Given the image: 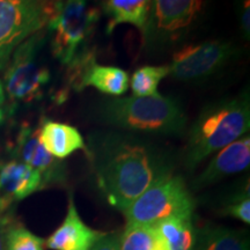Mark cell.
<instances>
[{
	"label": "cell",
	"instance_id": "9c48e42d",
	"mask_svg": "<svg viewBox=\"0 0 250 250\" xmlns=\"http://www.w3.org/2000/svg\"><path fill=\"white\" fill-rule=\"evenodd\" d=\"M68 87L83 90L94 87L103 94L121 96L129 88V74L116 66L96 64L95 52L88 50L68 65Z\"/></svg>",
	"mask_w": 250,
	"mask_h": 250
},
{
	"label": "cell",
	"instance_id": "6da1fadb",
	"mask_svg": "<svg viewBox=\"0 0 250 250\" xmlns=\"http://www.w3.org/2000/svg\"><path fill=\"white\" fill-rule=\"evenodd\" d=\"M90 155L100 190L109 204L123 212L155 181L170 173L160 153L118 134L96 138Z\"/></svg>",
	"mask_w": 250,
	"mask_h": 250
},
{
	"label": "cell",
	"instance_id": "30bf717a",
	"mask_svg": "<svg viewBox=\"0 0 250 250\" xmlns=\"http://www.w3.org/2000/svg\"><path fill=\"white\" fill-rule=\"evenodd\" d=\"M12 153L15 160L29 166L41 175L44 187L65 182V166L59 159L49 154L40 143L39 127L33 129L30 125L23 124L15 139Z\"/></svg>",
	"mask_w": 250,
	"mask_h": 250
},
{
	"label": "cell",
	"instance_id": "d6986e66",
	"mask_svg": "<svg viewBox=\"0 0 250 250\" xmlns=\"http://www.w3.org/2000/svg\"><path fill=\"white\" fill-rule=\"evenodd\" d=\"M121 250H167L155 226L126 225L121 234Z\"/></svg>",
	"mask_w": 250,
	"mask_h": 250
},
{
	"label": "cell",
	"instance_id": "52a82bcc",
	"mask_svg": "<svg viewBox=\"0 0 250 250\" xmlns=\"http://www.w3.org/2000/svg\"><path fill=\"white\" fill-rule=\"evenodd\" d=\"M52 2L0 0V71L18 46L48 24Z\"/></svg>",
	"mask_w": 250,
	"mask_h": 250
},
{
	"label": "cell",
	"instance_id": "484cf974",
	"mask_svg": "<svg viewBox=\"0 0 250 250\" xmlns=\"http://www.w3.org/2000/svg\"><path fill=\"white\" fill-rule=\"evenodd\" d=\"M4 103H5V90L2 81L0 80V124L4 120Z\"/></svg>",
	"mask_w": 250,
	"mask_h": 250
},
{
	"label": "cell",
	"instance_id": "3957f363",
	"mask_svg": "<svg viewBox=\"0 0 250 250\" xmlns=\"http://www.w3.org/2000/svg\"><path fill=\"white\" fill-rule=\"evenodd\" d=\"M101 115L121 129L153 134H179L187 123L179 103L159 93L147 98L110 99L102 104Z\"/></svg>",
	"mask_w": 250,
	"mask_h": 250
},
{
	"label": "cell",
	"instance_id": "ac0fdd59",
	"mask_svg": "<svg viewBox=\"0 0 250 250\" xmlns=\"http://www.w3.org/2000/svg\"><path fill=\"white\" fill-rule=\"evenodd\" d=\"M167 250H192L196 230L191 217H173L154 225Z\"/></svg>",
	"mask_w": 250,
	"mask_h": 250
},
{
	"label": "cell",
	"instance_id": "5b68a950",
	"mask_svg": "<svg viewBox=\"0 0 250 250\" xmlns=\"http://www.w3.org/2000/svg\"><path fill=\"white\" fill-rule=\"evenodd\" d=\"M195 203L181 176L171 173L155 181L124 212L127 225L154 226L165 219L191 217Z\"/></svg>",
	"mask_w": 250,
	"mask_h": 250
},
{
	"label": "cell",
	"instance_id": "5bb4252c",
	"mask_svg": "<svg viewBox=\"0 0 250 250\" xmlns=\"http://www.w3.org/2000/svg\"><path fill=\"white\" fill-rule=\"evenodd\" d=\"M103 234L93 229L81 220L73 198H70L66 217L55 230L45 245L51 250H90Z\"/></svg>",
	"mask_w": 250,
	"mask_h": 250
},
{
	"label": "cell",
	"instance_id": "277c9868",
	"mask_svg": "<svg viewBox=\"0 0 250 250\" xmlns=\"http://www.w3.org/2000/svg\"><path fill=\"white\" fill-rule=\"evenodd\" d=\"M101 12L83 0L52 2L48 29L52 34V54L62 64L70 65L88 51Z\"/></svg>",
	"mask_w": 250,
	"mask_h": 250
},
{
	"label": "cell",
	"instance_id": "7a4b0ae2",
	"mask_svg": "<svg viewBox=\"0 0 250 250\" xmlns=\"http://www.w3.org/2000/svg\"><path fill=\"white\" fill-rule=\"evenodd\" d=\"M249 125V99L246 95L205 108L190 130L184 154L188 169H195L208 156L246 136Z\"/></svg>",
	"mask_w": 250,
	"mask_h": 250
},
{
	"label": "cell",
	"instance_id": "7402d4cb",
	"mask_svg": "<svg viewBox=\"0 0 250 250\" xmlns=\"http://www.w3.org/2000/svg\"><path fill=\"white\" fill-rule=\"evenodd\" d=\"M226 213L232 215L233 218L241 220L242 223L247 225L250 224V198H249V189L247 188L246 191L239 195L234 199L230 205L226 208Z\"/></svg>",
	"mask_w": 250,
	"mask_h": 250
},
{
	"label": "cell",
	"instance_id": "ffe728a7",
	"mask_svg": "<svg viewBox=\"0 0 250 250\" xmlns=\"http://www.w3.org/2000/svg\"><path fill=\"white\" fill-rule=\"evenodd\" d=\"M169 74L168 66H143L132 74L130 86L133 96L147 98L158 94V86Z\"/></svg>",
	"mask_w": 250,
	"mask_h": 250
},
{
	"label": "cell",
	"instance_id": "2e32d148",
	"mask_svg": "<svg viewBox=\"0 0 250 250\" xmlns=\"http://www.w3.org/2000/svg\"><path fill=\"white\" fill-rule=\"evenodd\" d=\"M104 14L109 18L107 33L111 34L122 23L137 27L143 35L148 33L151 1L146 0H108L102 2Z\"/></svg>",
	"mask_w": 250,
	"mask_h": 250
},
{
	"label": "cell",
	"instance_id": "d4e9b609",
	"mask_svg": "<svg viewBox=\"0 0 250 250\" xmlns=\"http://www.w3.org/2000/svg\"><path fill=\"white\" fill-rule=\"evenodd\" d=\"M250 7H249V1H247L245 6H243V11L241 14V29L245 37L249 39L250 35Z\"/></svg>",
	"mask_w": 250,
	"mask_h": 250
},
{
	"label": "cell",
	"instance_id": "cb8c5ba5",
	"mask_svg": "<svg viewBox=\"0 0 250 250\" xmlns=\"http://www.w3.org/2000/svg\"><path fill=\"white\" fill-rule=\"evenodd\" d=\"M12 227V221L5 212H0V250H6V241L9 228Z\"/></svg>",
	"mask_w": 250,
	"mask_h": 250
},
{
	"label": "cell",
	"instance_id": "603a6c76",
	"mask_svg": "<svg viewBox=\"0 0 250 250\" xmlns=\"http://www.w3.org/2000/svg\"><path fill=\"white\" fill-rule=\"evenodd\" d=\"M90 250H121V234L104 233Z\"/></svg>",
	"mask_w": 250,
	"mask_h": 250
},
{
	"label": "cell",
	"instance_id": "44dd1931",
	"mask_svg": "<svg viewBox=\"0 0 250 250\" xmlns=\"http://www.w3.org/2000/svg\"><path fill=\"white\" fill-rule=\"evenodd\" d=\"M44 241L22 226L9 228L6 250H43Z\"/></svg>",
	"mask_w": 250,
	"mask_h": 250
},
{
	"label": "cell",
	"instance_id": "9a60e30c",
	"mask_svg": "<svg viewBox=\"0 0 250 250\" xmlns=\"http://www.w3.org/2000/svg\"><path fill=\"white\" fill-rule=\"evenodd\" d=\"M39 140L54 158H67L79 149H86V144L78 129L71 125L44 120L39 127Z\"/></svg>",
	"mask_w": 250,
	"mask_h": 250
},
{
	"label": "cell",
	"instance_id": "e0dca14e",
	"mask_svg": "<svg viewBox=\"0 0 250 250\" xmlns=\"http://www.w3.org/2000/svg\"><path fill=\"white\" fill-rule=\"evenodd\" d=\"M192 250H249V237L245 232L208 226L196 232Z\"/></svg>",
	"mask_w": 250,
	"mask_h": 250
},
{
	"label": "cell",
	"instance_id": "8fae6325",
	"mask_svg": "<svg viewBox=\"0 0 250 250\" xmlns=\"http://www.w3.org/2000/svg\"><path fill=\"white\" fill-rule=\"evenodd\" d=\"M44 188L35 169L18 160L0 162V212Z\"/></svg>",
	"mask_w": 250,
	"mask_h": 250
},
{
	"label": "cell",
	"instance_id": "8992f818",
	"mask_svg": "<svg viewBox=\"0 0 250 250\" xmlns=\"http://www.w3.org/2000/svg\"><path fill=\"white\" fill-rule=\"evenodd\" d=\"M43 34H34L18 46L2 83L9 101L31 103L42 99L43 90L50 81V71L39 58V52L44 43Z\"/></svg>",
	"mask_w": 250,
	"mask_h": 250
},
{
	"label": "cell",
	"instance_id": "4fadbf2b",
	"mask_svg": "<svg viewBox=\"0 0 250 250\" xmlns=\"http://www.w3.org/2000/svg\"><path fill=\"white\" fill-rule=\"evenodd\" d=\"M249 165L250 138L249 136H243L220 149L203 173L195 180V184L197 187L208 186L229 175L248 169Z\"/></svg>",
	"mask_w": 250,
	"mask_h": 250
},
{
	"label": "cell",
	"instance_id": "7c38bea8",
	"mask_svg": "<svg viewBox=\"0 0 250 250\" xmlns=\"http://www.w3.org/2000/svg\"><path fill=\"white\" fill-rule=\"evenodd\" d=\"M204 2L197 0H155L151 1L148 27L152 24L166 34L186 29L201 13Z\"/></svg>",
	"mask_w": 250,
	"mask_h": 250
},
{
	"label": "cell",
	"instance_id": "ba28073f",
	"mask_svg": "<svg viewBox=\"0 0 250 250\" xmlns=\"http://www.w3.org/2000/svg\"><path fill=\"white\" fill-rule=\"evenodd\" d=\"M234 54L235 48L226 41H206L187 45L173 56L168 66L169 74L180 81L203 79L225 66Z\"/></svg>",
	"mask_w": 250,
	"mask_h": 250
}]
</instances>
